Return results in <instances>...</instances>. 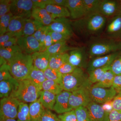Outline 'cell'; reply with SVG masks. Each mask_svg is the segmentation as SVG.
I'll return each mask as SVG.
<instances>
[{
  "label": "cell",
  "mask_w": 121,
  "mask_h": 121,
  "mask_svg": "<svg viewBox=\"0 0 121 121\" xmlns=\"http://www.w3.org/2000/svg\"><path fill=\"white\" fill-rule=\"evenodd\" d=\"M8 64L12 76L19 81L26 79L34 66L31 55L23 53L16 56Z\"/></svg>",
  "instance_id": "cell-3"
},
{
  "label": "cell",
  "mask_w": 121,
  "mask_h": 121,
  "mask_svg": "<svg viewBox=\"0 0 121 121\" xmlns=\"http://www.w3.org/2000/svg\"><path fill=\"white\" fill-rule=\"evenodd\" d=\"M56 95L48 91L42 90L39 99L45 109L53 110L56 101Z\"/></svg>",
  "instance_id": "cell-24"
},
{
  "label": "cell",
  "mask_w": 121,
  "mask_h": 121,
  "mask_svg": "<svg viewBox=\"0 0 121 121\" xmlns=\"http://www.w3.org/2000/svg\"><path fill=\"white\" fill-rule=\"evenodd\" d=\"M0 121H17L15 119L12 118H4L0 119Z\"/></svg>",
  "instance_id": "cell-57"
},
{
  "label": "cell",
  "mask_w": 121,
  "mask_h": 121,
  "mask_svg": "<svg viewBox=\"0 0 121 121\" xmlns=\"http://www.w3.org/2000/svg\"></svg>",
  "instance_id": "cell-59"
},
{
  "label": "cell",
  "mask_w": 121,
  "mask_h": 121,
  "mask_svg": "<svg viewBox=\"0 0 121 121\" xmlns=\"http://www.w3.org/2000/svg\"><path fill=\"white\" fill-rule=\"evenodd\" d=\"M112 100L106 102L102 105V107L104 110L109 113L113 110V108Z\"/></svg>",
  "instance_id": "cell-54"
},
{
  "label": "cell",
  "mask_w": 121,
  "mask_h": 121,
  "mask_svg": "<svg viewBox=\"0 0 121 121\" xmlns=\"http://www.w3.org/2000/svg\"><path fill=\"white\" fill-rule=\"evenodd\" d=\"M66 8L69 10L72 19H79L85 16L83 0H67Z\"/></svg>",
  "instance_id": "cell-17"
},
{
  "label": "cell",
  "mask_w": 121,
  "mask_h": 121,
  "mask_svg": "<svg viewBox=\"0 0 121 121\" xmlns=\"http://www.w3.org/2000/svg\"><path fill=\"white\" fill-rule=\"evenodd\" d=\"M76 67L71 64L68 62L65 63L58 70L63 75L67 74L72 73Z\"/></svg>",
  "instance_id": "cell-45"
},
{
  "label": "cell",
  "mask_w": 121,
  "mask_h": 121,
  "mask_svg": "<svg viewBox=\"0 0 121 121\" xmlns=\"http://www.w3.org/2000/svg\"><path fill=\"white\" fill-rule=\"evenodd\" d=\"M32 17L43 24L44 26H48L54 22L55 19L45 8H36L33 9Z\"/></svg>",
  "instance_id": "cell-21"
},
{
  "label": "cell",
  "mask_w": 121,
  "mask_h": 121,
  "mask_svg": "<svg viewBox=\"0 0 121 121\" xmlns=\"http://www.w3.org/2000/svg\"><path fill=\"white\" fill-rule=\"evenodd\" d=\"M89 77L82 68L76 67L71 73L62 75V86L63 90L72 92L83 87L92 86Z\"/></svg>",
  "instance_id": "cell-4"
},
{
  "label": "cell",
  "mask_w": 121,
  "mask_h": 121,
  "mask_svg": "<svg viewBox=\"0 0 121 121\" xmlns=\"http://www.w3.org/2000/svg\"><path fill=\"white\" fill-rule=\"evenodd\" d=\"M19 81L14 78L0 82V97L1 99L13 95L17 89Z\"/></svg>",
  "instance_id": "cell-19"
},
{
  "label": "cell",
  "mask_w": 121,
  "mask_h": 121,
  "mask_svg": "<svg viewBox=\"0 0 121 121\" xmlns=\"http://www.w3.org/2000/svg\"><path fill=\"white\" fill-rule=\"evenodd\" d=\"M117 92L121 91V75L115 76L113 81L112 86Z\"/></svg>",
  "instance_id": "cell-49"
},
{
  "label": "cell",
  "mask_w": 121,
  "mask_h": 121,
  "mask_svg": "<svg viewBox=\"0 0 121 121\" xmlns=\"http://www.w3.org/2000/svg\"><path fill=\"white\" fill-rule=\"evenodd\" d=\"M86 107L94 121H109V113L106 112L98 103L92 101Z\"/></svg>",
  "instance_id": "cell-18"
},
{
  "label": "cell",
  "mask_w": 121,
  "mask_h": 121,
  "mask_svg": "<svg viewBox=\"0 0 121 121\" xmlns=\"http://www.w3.org/2000/svg\"><path fill=\"white\" fill-rule=\"evenodd\" d=\"M34 5L31 0H12L10 12L13 16L29 19L32 17Z\"/></svg>",
  "instance_id": "cell-9"
},
{
  "label": "cell",
  "mask_w": 121,
  "mask_h": 121,
  "mask_svg": "<svg viewBox=\"0 0 121 121\" xmlns=\"http://www.w3.org/2000/svg\"><path fill=\"white\" fill-rule=\"evenodd\" d=\"M90 92L93 101L101 104L112 100L117 93L113 86L103 88L93 86L91 87Z\"/></svg>",
  "instance_id": "cell-8"
},
{
  "label": "cell",
  "mask_w": 121,
  "mask_h": 121,
  "mask_svg": "<svg viewBox=\"0 0 121 121\" xmlns=\"http://www.w3.org/2000/svg\"><path fill=\"white\" fill-rule=\"evenodd\" d=\"M43 71L46 79L55 81L62 86V75L58 70L48 67Z\"/></svg>",
  "instance_id": "cell-36"
},
{
  "label": "cell",
  "mask_w": 121,
  "mask_h": 121,
  "mask_svg": "<svg viewBox=\"0 0 121 121\" xmlns=\"http://www.w3.org/2000/svg\"><path fill=\"white\" fill-rule=\"evenodd\" d=\"M120 2V6H121V0L120 1V2Z\"/></svg>",
  "instance_id": "cell-58"
},
{
  "label": "cell",
  "mask_w": 121,
  "mask_h": 121,
  "mask_svg": "<svg viewBox=\"0 0 121 121\" xmlns=\"http://www.w3.org/2000/svg\"><path fill=\"white\" fill-rule=\"evenodd\" d=\"M43 26V24L33 19H26L22 36L32 35L37 30Z\"/></svg>",
  "instance_id": "cell-26"
},
{
  "label": "cell",
  "mask_w": 121,
  "mask_h": 121,
  "mask_svg": "<svg viewBox=\"0 0 121 121\" xmlns=\"http://www.w3.org/2000/svg\"><path fill=\"white\" fill-rule=\"evenodd\" d=\"M50 56L46 51L38 52L32 54L33 66L43 71L48 67Z\"/></svg>",
  "instance_id": "cell-20"
},
{
  "label": "cell",
  "mask_w": 121,
  "mask_h": 121,
  "mask_svg": "<svg viewBox=\"0 0 121 121\" xmlns=\"http://www.w3.org/2000/svg\"><path fill=\"white\" fill-rule=\"evenodd\" d=\"M67 0H51V4L66 7Z\"/></svg>",
  "instance_id": "cell-55"
},
{
  "label": "cell",
  "mask_w": 121,
  "mask_h": 121,
  "mask_svg": "<svg viewBox=\"0 0 121 121\" xmlns=\"http://www.w3.org/2000/svg\"><path fill=\"white\" fill-rule=\"evenodd\" d=\"M88 55L87 51L85 47L76 48L69 52L68 62L76 67L82 68L86 65Z\"/></svg>",
  "instance_id": "cell-14"
},
{
  "label": "cell",
  "mask_w": 121,
  "mask_h": 121,
  "mask_svg": "<svg viewBox=\"0 0 121 121\" xmlns=\"http://www.w3.org/2000/svg\"><path fill=\"white\" fill-rule=\"evenodd\" d=\"M121 53V51H120L103 56L95 57L89 63L87 68L88 72L97 68L110 66Z\"/></svg>",
  "instance_id": "cell-15"
},
{
  "label": "cell",
  "mask_w": 121,
  "mask_h": 121,
  "mask_svg": "<svg viewBox=\"0 0 121 121\" xmlns=\"http://www.w3.org/2000/svg\"><path fill=\"white\" fill-rule=\"evenodd\" d=\"M98 13L107 18H110L121 13L120 2L111 0H101Z\"/></svg>",
  "instance_id": "cell-11"
},
{
  "label": "cell",
  "mask_w": 121,
  "mask_h": 121,
  "mask_svg": "<svg viewBox=\"0 0 121 121\" xmlns=\"http://www.w3.org/2000/svg\"><path fill=\"white\" fill-rule=\"evenodd\" d=\"M86 16L98 13L101 0H83Z\"/></svg>",
  "instance_id": "cell-33"
},
{
  "label": "cell",
  "mask_w": 121,
  "mask_h": 121,
  "mask_svg": "<svg viewBox=\"0 0 121 121\" xmlns=\"http://www.w3.org/2000/svg\"><path fill=\"white\" fill-rule=\"evenodd\" d=\"M68 58L69 54L67 53L51 55L48 67L58 70L64 64L68 62Z\"/></svg>",
  "instance_id": "cell-27"
},
{
  "label": "cell",
  "mask_w": 121,
  "mask_h": 121,
  "mask_svg": "<svg viewBox=\"0 0 121 121\" xmlns=\"http://www.w3.org/2000/svg\"><path fill=\"white\" fill-rule=\"evenodd\" d=\"M20 103L13 95L1 99L0 102V119L17 118Z\"/></svg>",
  "instance_id": "cell-6"
},
{
  "label": "cell",
  "mask_w": 121,
  "mask_h": 121,
  "mask_svg": "<svg viewBox=\"0 0 121 121\" xmlns=\"http://www.w3.org/2000/svg\"><path fill=\"white\" fill-rule=\"evenodd\" d=\"M27 79L31 81L40 91H42V86L46 80L43 71L33 66Z\"/></svg>",
  "instance_id": "cell-23"
},
{
  "label": "cell",
  "mask_w": 121,
  "mask_h": 121,
  "mask_svg": "<svg viewBox=\"0 0 121 121\" xmlns=\"http://www.w3.org/2000/svg\"><path fill=\"white\" fill-rule=\"evenodd\" d=\"M34 9H44L47 5L51 4V0H32Z\"/></svg>",
  "instance_id": "cell-47"
},
{
  "label": "cell",
  "mask_w": 121,
  "mask_h": 121,
  "mask_svg": "<svg viewBox=\"0 0 121 121\" xmlns=\"http://www.w3.org/2000/svg\"><path fill=\"white\" fill-rule=\"evenodd\" d=\"M45 9L54 19L70 17L69 10L66 7L56 5L48 4Z\"/></svg>",
  "instance_id": "cell-25"
},
{
  "label": "cell",
  "mask_w": 121,
  "mask_h": 121,
  "mask_svg": "<svg viewBox=\"0 0 121 121\" xmlns=\"http://www.w3.org/2000/svg\"><path fill=\"white\" fill-rule=\"evenodd\" d=\"M74 110L78 121H94L90 115L86 107H81Z\"/></svg>",
  "instance_id": "cell-38"
},
{
  "label": "cell",
  "mask_w": 121,
  "mask_h": 121,
  "mask_svg": "<svg viewBox=\"0 0 121 121\" xmlns=\"http://www.w3.org/2000/svg\"><path fill=\"white\" fill-rule=\"evenodd\" d=\"M17 89L13 95L20 102L32 103L38 100L40 96V91L28 79L19 81Z\"/></svg>",
  "instance_id": "cell-5"
},
{
  "label": "cell",
  "mask_w": 121,
  "mask_h": 121,
  "mask_svg": "<svg viewBox=\"0 0 121 121\" xmlns=\"http://www.w3.org/2000/svg\"><path fill=\"white\" fill-rule=\"evenodd\" d=\"M48 27L51 31L62 33L70 37L73 35L71 21L67 17L56 18Z\"/></svg>",
  "instance_id": "cell-10"
},
{
  "label": "cell",
  "mask_w": 121,
  "mask_h": 121,
  "mask_svg": "<svg viewBox=\"0 0 121 121\" xmlns=\"http://www.w3.org/2000/svg\"><path fill=\"white\" fill-rule=\"evenodd\" d=\"M13 15L11 12L0 17V36L7 32L10 21Z\"/></svg>",
  "instance_id": "cell-37"
},
{
  "label": "cell",
  "mask_w": 121,
  "mask_h": 121,
  "mask_svg": "<svg viewBox=\"0 0 121 121\" xmlns=\"http://www.w3.org/2000/svg\"><path fill=\"white\" fill-rule=\"evenodd\" d=\"M110 70L115 75H121V53L110 65Z\"/></svg>",
  "instance_id": "cell-40"
},
{
  "label": "cell",
  "mask_w": 121,
  "mask_h": 121,
  "mask_svg": "<svg viewBox=\"0 0 121 121\" xmlns=\"http://www.w3.org/2000/svg\"><path fill=\"white\" fill-rule=\"evenodd\" d=\"M109 121H121V110H113L109 115Z\"/></svg>",
  "instance_id": "cell-48"
},
{
  "label": "cell",
  "mask_w": 121,
  "mask_h": 121,
  "mask_svg": "<svg viewBox=\"0 0 121 121\" xmlns=\"http://www.w3.org/2000/svg\"><path fill=\"white\" fill-rule=\"evenodd\" d=\"M18 38L17 37H13L10 40L0 45V48L10 47L17 44V40Z\"/></svg>",
  "instance_id": "cell-52"
},
{
  "label": "cell",
  "mask_w": 121,
  "mask_h": 121,
  "mask_svg": "<svg viewBox=\"0 0 121 121\" xmlns=\"http://www.w3.org/2000/svg\"><path fill=\"white\" fill-rule=\"evenodd\" d=\"M11 0H0V16H4L9 13L11 10Z\"/></svg>",
  "instance_id": "cell-42"
},
{
  "label": "cell",
  "mask_w": 121,
  "mask_h": 121,
  "mask_svg": "<svg viewBox=\"0 0 121 121\" xmlns=\"http://www.w3.org/2000/svg\"><path fill=\"white\" fill-rule=\"evenodd\" d=\"M42 90L48 91L57 95L63 91L61 84L53 80H46L43 83Z\"/></svg>",
  "instance_id": "cell-32"
},
{
  "label": "cell",
  "mask_w": 121,
  "mask_h": 121,
  "mask_svg": "<svg viewBox=\"0 0 121 121\" xmlns=\"http://www.w3.org/2000/svg\"><path fill=\"white\" fill-rule=\"evenodd\" d=\"M25 19L23 17L13 16L10 21L7 32L15 34L19 39L21 37Z\"/></svg>",
  "instance_id": "cell-22"
},
{
  "label": "cell",
  "mask_w": 121,
  "mask_h": 121,
  "mask_svg": "<svg viewBox=\"0 0 121 121\" xmlns=\"http://www.w3.org/2000/svg\"><path fill=\"white\" fill-rule=\"evenodd\" d=\"M113 109L121 110V91L118 92L112 100Z\"/></svg>",
  "instance_id": "cell-46"
},
{
  "label": "cell",
  "mask_w": 121,
  "mask_h": 121,
  "mask_svg": "<svg viewBox=\"0 0 121 121\" xmlns=\"http://www.w3.org/2000/svg\"><path fill=\"white\" fill-rule=\"evenodd\" d=\"M110 66L97 68L89 72V80L92 83L99 82L106 72L110 70Z\"/></svg>",
  "instance_id": "cell-34"
},
{
  "label": "cell",
  "mask_w": 121,
  "mask_h": 121,
  "mask_svg": "<svg viewBox=\"0 0 121 121\" xmlns=\"http://www.w3.org/2000/svg\"><path fill=\"white\" fill-rule=\"evenodd\" d=\"M22 53V50L17 44L10 47L0 48V56L7 60L8 64Z\"/></svg>",
  "instance_id": "cell-28"
},
{
  "label": "cell",
  "mask_w": 121,
  "mask_h": 121,
  "mask_svg": "<svg viewBox=\"0 0 121 121\" xmlns=\"http://www.w3.org/2000/svg\"><path fill=\"white\" fill-rule=\"evenodd\" d=\"M13 78L10 71V68L8 64H5L0 68V82L8 80Z\"/></svg>",
  "instance_id": "cell-39"
},
{
  "label": "cell",
  "mask_w": 121,
  "mask_h": 121,
  "mask_svg": "<svg viewBox=\"0 0 121 121\" xmlns=\"http://www.w3.org/2000/svg\"><path fill=\"white\" fill-rule=\"evenodd\" d=\"M105 34L106 37L121 40V13L109 18Z\"/></svg>",
  "instance_id": "cell-13"
},
{
  "label": "cell",
  "mask_w": 121,
  "mask_h": 121,
  "mask_svg": "<svg viewBox=\"0 0 121 121\" xmlns=\"http://www.w3.org/2000/svg\"><path fill=\"white\" fill-rule=\"evenodd\" d=\"M29 107L31 121H41V117L44 108L40 103L39 99L30 103Z\"/></svg>",
  "instance_id": "cell-29"
},
{
  "label": "cell",
  "mask_w": 121,
  "mask_h": 121,
  "mask_svg": "<svg viewBox=\"0 0 121 121\" xmlns=\"http://www.w3.org/2000/svg\"><path fill=\"white\" fill-rule=\"evenodd\" d=\"M53 44H54V43H53L52 38V37L51 35L50 31L48 33L45 39L44 45H45V50H47L48 48L50 47Z\"/></svg>",
  "instance_id": "cell-53"
},
{
  "label": "cell",
  "mask_w": 121,
  "mask_h": 121,
  "mask_svg": "<svg viewBox=\"0 0 121 121\" xmlns=\"http://www.w3.org/2000/svg\"><path fill=\"white\" fill-rule=\"evenodd\" d=\"M41 121H60L58 117L57 116L52 112L49 110L46 109L44 108L42 117Z\"/></svg>",
  "instance_id": "cell-43"
},
{
  "label": "cell",
  "mask_w": 121,
  "mask_h": 121,
  "mask_svg": "<svg viewBox=\"0 0 121 121\" xmlns=\"http://www.w3.org/2000/svg\"><path fill=\"white\" fill-rule=\"evenodd\" d=\"M50 32L54 44L63 41H67L71 38L67 35L60 33L51 31Z\"/></svg>",
  "instance_id": "cell-44"
},
{
  "label": "cell",
  "mask_w": 121,
  "mask_h": 121,
  "mask_svg": "<svg viewBox=\"0 0 121 121\" xmlns=\"http://www.w3.org/2000/svg\"><path fill=\"white\" fill-rule=\"evenodd\" d=\"M13 37H17V36L13 33L11 32H7L2 35L0 36V45L4 43L7 42L10 39Z\"/></svg>",
  "instance_id": "cell-50"
},
{
  "label": "cell",
  "mask_w": 121,
  "mask_h": 121,
  "mask_svg": "<svg viewBox=\"0 0 121 121\" xmlns=\"http://www.w3.org/2000/svg\"><path fill=\"white\" fill-rule=\"evenodd\" d=\"M121 51V40L105 37L97 39L91 43L87 50L91 58L103 56Z\"/></svg>",
  "instance_id": "cell-2"
},
{
  "label": "cell",
  "mask_w": 121,
  "mask_h": 121,
  "mask_svg": "<svg viewBox=\"0 0 121 121\" xmlns=\"http://www.w3.org/2000/svg\"><path fill=\"white\" fill-rule=\"evenodd\" d=\"M0 66L2 65H5V64H8V62L7 60H5L4 58L2 57V56H0Z\"/></svg>",
  "instance_id": "cell-56"
},
{
  "label": "cell",
  "mask_w": 121,
  "mask_h": 121,
  "mask_svg": "<svg viewBox=\"0 0 121 121\" xmlns=\"http://www.w3.org/2000/svg\"><path fill=\"white\" fill-rule=\"evenodd\" d=\"M67 43V41H63L54 43L46 50L50 55L58 54H64L75 49Z\"/></svg>",
  "instance_id": "cell-30"
},
{
  "label": "cell",
  "mask_w": 121,
  "mask_h": 121,
  "mask_svg": "<svg viewBox=\"0 0 121 121\" xmlns=\"http://www.w3.org/2000/svg\"><path fill=\"white\" fill-rule=\"evenodd\" d=\"M17 44L24 54L31 55L40 51L39 43L33 35L20 37Z\"/></svg>",
  "instance_id": "cell-12"
},
{
  "label": "cell",
  "mask_w": 121,
  "mask_h": 121,
  "mask_svg": "<svg viewBox=\"0 0 121 121\" xmlns=\"http://www.w3.org/2000/svg\"><path fill=\"white\" fill-rule=\"evenodd\" d=\"M114 74L110 70L106 72L99 82L95 83L93 86L95 87L109 88L112 86Z\"/></svg>",
  "instance_id": "cell-31"
},
{
  "label": "cell",
  "mask_w": 121,
  "mask_h": 121,
  "mask_svg": "<svg viewBox=\"0 0 121 121\" xmlns=\"http://www.w3.org/2000/svg\"><path fill=\"white\" fill-rule=\"evenodd\" d=\"M71 94V92L63 90L56 95L53 110L60 114L73 110L69 104V98Z\"/></svg>",
  "instance_id": "cell-16"
},
{
  "label": "cell",
  "mask_w": 121,
  "mask_h": 121,
  "mask_svg": "<svg viewBox=\"0 0 121 121\" xmlns=\"http://www.w3.org/2000/svg\"><path fill=\"white\" fill-rule=\"evenodd\" d=\"M107 18L97 13L71 22L73 29L79 34L91 35L99 34L104 28Z\"/></svg>",
  "instance_id": "cell-1"
},
{
  "label": "cell",
  "mask_w": 121,
  "mask_h": 121,
  "mask_svg": "<svg viewBox=\"0 0 121 121\" xmlns=\"http://www.w3.org/2000/svg\"><path fill=\"white\" fill-rule=\"evenodd\" d=\"M17 121H31L29 106L25 103H20L17 113Z\"/></svg>",
  "instance_id": "cell-35"
},
{
  "label": "cell",
  "mask_w": 121,
  "mask_h": 121,
  "mask_svg": "<svg viewBox=\"0 0 121 121\" xmlns=\"http://www.w3.org/2000/svg\"><path fill=\"white\" fill-rule=\"evenodd\" d=\"M48 30H49L48 26H44L37 30L32 35L39 42L40 38L44 33Z\"/></svg>",
  "instance_id": "cell-51"
},
{
  "label": "cell",
  "mask_w": 121,
  "mask_h": 121,
  "mask_svg": "<svg viewBox=\"0 0 121 121\" xmlns=\"http://www.w3.org/2000/svg\"><path fill=\"white\" fill-rule=\"evenodd\" d=\"M60 121H77V117L74 110L59 115Z\"/></svg>",
  "instance_id": "cell-41"
},
{
  "label": "cell",
  "mask_w": 121,
  "mask_h": 121,
  "mask_svg": "<svg viewBox=\"0 0 121 121\" xmlns=\"http://www.w3.org/2000/svg\"><path fill=\"white\" fill-rule=\"evenodd\" d=\"M91 86L83 87L72 92L69 98V103L73 109L81 107H86L93 101L90 92V89Z\"/></svg>",
  "instance_id": "cell-7"
}]
</instances>
